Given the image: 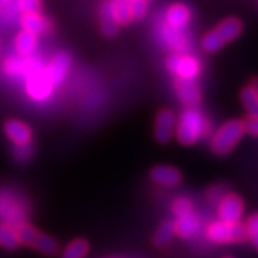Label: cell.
<instances>
[{"label":"cell","mask_w":258,"mask_h":258,"mask_svg":"<svg viewBox=\"0 0 258 258\" xmlns=\"http://www.w3.org/2000/svg\"><path fill=\"white\" fill-rule=\"evenodd\" d=\"M115 10H116V18L119 22L120 26H126L132 20V2L131 0H113Z\"/></svg>","instance_id":"obj_21"},{"label":"cell","mask_w":258,"mask_h":258,"mask_svg":"<svg viewBox=\"0 0 258 258\" xmlns=\"http://www.w3.org/2000/svg\"><path fill=\"white\" fill-rule=\"evenodd\" d=\"M208 240L217 244H232V242H242L248 240L247 228L241 222L215 221L210 224L205 231Z\"/></svg>","instance_id":"obj_4"},{"label":"cell","mask_w":258,"mask_h":258,"mask_svg":"<svg viewBox=\"0 0 258 258\" xmlns=\"http://www.w3.org/2000/svg\"><path fill=\"white\" fill-rule=\"evenodd\" d=\"M55 83L52 81L47 69H35L28 79L26 89L30 98L35 101H45L50 96Z\"/></svg>","instance_id":"obj_6"},{"label":"cell","mask_w":258,"mask_h":258,"mask_svg":"<svg viewBox=\"0 0 258 258\" xmlns=\"http://www.w3.org/2000/svg\"><path fill=\"white\" fill-rule=\"evenodd\" d=\"M158 33H159L162 43L175 52H185L189 45V37L186 36L184 29L171 28L165 22H162V25L159 26Z\"/></svg>","instance_id":"obj_9"},{"label":"cell","mask_w":258,"mask_h":258,"mask_svg":"<svg viewBox=\"0 0 258 258\" xmlns=\"http://www.w3.org/2000/svg\"><path fill=\"white\" fill-rule=\"evenodd\" d=\"M148 2H149V0H148Z\"/></svg>","instance_id":"obj_36"},{"label":"cell","mask_w":258,"mask_h":258,"mask_svg":"<svg viewBox=\"0 0 258 258\" xmlns=\"http://www.w3.org/2000/svg\"><path fill=\"white\" fill-rule=\"evenodd\" d=\"M174 89H175L176 96L184 103L185 106H197L201 102V91L195 81H188V79H176L174 82Z\"/></svg>","instance_id":"obj_11"},{"label":"cell","mask_w":258,"mask_h":258,"mask_svg":"<svg viewBox=\"0 0 258 258\" xmlns=\"http://www.w3.org/2000/svg\"><path fill=\"white\" fill-rule=\"evenodd\" d=\"M148 0H135L132 2V15L134 20H141L147 16Z\"/></svg>","instance_id":"obj_29"},{"label":"cell","mask_w":258,"mask_h":258,"mask_svg":"<svg viewBox=\"0 0 258 258\" xmlns=\"http://www.w3.org/2000/svg\"><path fill=\"white\" fill-rule=\"evenodd\" d=\"M242 122H244L245 134L251 137H258V115H248Z\"/></svg>","instance_id":"obj_30"},{"label":"cell","mask_w":258,"mask_h":258,"mask_svg":"<svg viewBox=\"0 0 258 258\" xmlns=\"http://www.w3.org/2000/svg\"><path fill=\"white\" fill-rule=\"evenodd\" d=\"M175 224L172 221H165L161 224V227L158 228L157 234L154 237V242L158 247H165L166 244H169V241L172 240V237L175 235Z\"/></svg>","instance_id":"obj_22"},{"label":"cell","mask_w":258,"mask_h":258,"mask_svg":"<svg viewBox=\"0 0 258 258\" xmlns=\"http://www.w3.org/2000/svg\"><path fill=\"white\" fill-rule=\"evenodd\" d=\"M5 134L18 147H28L32 141V129L25 122L18 119H9L5 123Z\"/></svg>","instance_id":"obj_13"},{"label":"cell","mask_w":258,"mask_h":258,"mask_svg":"<svg viewBox=\"0 0 258 258\" xmlns=\"http://www.w3.org/2000/svg\"><path fill=\"white\" fill-rule=\"evenodd\" d=\"M15 46L20 55H30L37 46V35L29 30H20L15 39Z\"/></svg>","instance_id":"obj_17"},{"label":"cell","mask_w":258,"mask_h":258,"mask_svg":"<svg viewBox=\"0 0 258 258\" xmlns=\"http://www.w3.org/2000/svg\"><path fill=\"white\" fill-rule=\"evenodd\" d=\"M149 178L161 186H176L182 181V174L175 166L157 165L151 169Z\"/></svg>","instance_id":"obj_12"},{"label":"cell","mask_w":258,"mask_h":258,"mask_svg":"<svg viewBox=\"0 0 258 258\" xmlns=\"http://www.w3.org/2000/svg\"><path fill=\"white\" fill-rule=\"evenodd\" d=\"M249 85H251V86L254 88V91H255V92H257V95H258V78H255V79H252Z\"/></svg>","instance_id":"obj_31"},{"label":"cell","mask_w":258,"mask_h":258,"mask_svg":"<svg viewBox=\"0 0 258 258\" xmlns=\"http://www.w3.org/2000/svg\"><path fill=\"white\" fill-rule=\"evenodd\" d=\"M20 244L18 231L13 230L10 225L0 224V245L6 249L18 248Z\"/></svg>","instance_id":"obj_19"},{"label":"cell","mask_w":258,"mask_h":258,"mask_svg":"<svg viewBox=\"0 0 258 258\" xmlns=\"http://www.w3.org/2000/svg\"><path fill=\"white\" fill-rule=\"evenodd\" d=\"M224 258H234V257H230V255H228V257H224Z\"/></svg>","instance_id":"obj_33"},{"label":"cell","mask_w":258,"mask_h":258,"mask_svg":"<svg viewBox=\"0 0 258 258\" xmlns=\"http://www.w3.org/2000/svg\"><path fill=\"white\" fill-rule=\"evenodd\" d=\"M99 20H101V30L103 36L113 37L118 33L120 25L116 18V10H115L113 2H105L102 5L101 12H99Z\"/></svg>","instance_id":"obj_14"},{"label":"cell","mask_w":258,"mask_h":258,"mask_svg":"<svg viewBox=\"0 0 258 258\" xmlns=\"http://www.w3.org/2000/svg\"><path fill=\"white\" fill-rule=\"evenodd\" d=\"M131 2H135V0H131Z\"/></svg>","instance_id":"obj_35"},{"label":"cell","mask_w":258,"mask_h":258,"mask_svg":"<svg viewBox=\"0 0 258 258\" xmlns=\"http://www.w3.org/2000/svg\"><path fill=\"white\" fill-rule=\"evenodd\" d=\"M172 212L175 214V217H182L186 214H191L192 212V203L185 197H179L172 204Z\"/></svg>","instance_id":"obj_27"},{"label":"cell","mask_w":258,"mask_h":258,"mask_svg":"<svg viewBox=\"0 0 258 258\" xmlns=\"http://www.w3.org/2000/svg\"><path fill=\"white\" fill-rule=\"evenodd\" d=\"M89 251V245L88 242L82 238L72 241L63 251L62 258H85Z\"/></svg>","instance_id":"obj_23"},{"label":"cell","mask_w":258,"mask_h":258,"mask_svg":"<svg viewBox=\"0 0 258 258\" xmlns=\"http://www.w3.org/2000/svg\"><path fill=\"white\" fill-rule=\"evenodd\" d=\"M241 102L248 115H258V95L251 85L241 91Z\"/></svg>","instance_id":"obj_20"},{"label":"cell","mask_w":258,"mask_h":258,"mask_svg":"<svg viewBox=\"0 0 258 258\" xmlns=\"http://www.w3.org/2000/svg\"><path fill=\"white\" fill-rule=\"evenodd\" d=\"M245 228H247L249 242L258 249V214H254L249 217L245 222Z\"/></svg>","instance_id":"obj_26"},{"label":"cell","mask_w":258,"mask_h":258,"mask_svg":"<svg viewBox=\"0 0 258 258\" xmlns=\"http://www.w3.org/2000/svg\"><path fill=\"white\" fill-rule=\"evenodd\" d=\"M0 9H2V5H0Z\"/></svg>","instance_id":"obj_34"},{"label":"cell","mask_w":258,"mask_h":258,"mask_svg":"<svg viewBox=\"0 0 258 258\" xmlns=\"http://www.w3.org/2000/svg\"><path fill=\"white\" fill-rule=\"evenodd\" d=\"M166 68L176 79H188V81H195L203 71V64L200 59L186 52L172 53L166 60Z\"/></svg>","instance_id":"obj_5"},{"label":"cell","mask_w":258,"mask_h":258,"mask_svg":"<svg viewBox=\"0 0 258 258\" xmlns=\"http://www.w3.org/2000/svg\"><path fill=\"white\" fill-rule=\"evenodd\" d=\"M71 63H72V57L66 52H59L52 57L49 68H47V72L55 85H60L63 82L64 76L71 68Z\"/></svg>","instance_id":"obj_15"},{"label":"cell","mask_w":258,"mask_h":258,"mask_svg":"<svg viewBox=\"0 0 258 258\" xmlns=\"http://www.w3.org/2000/svg\"><path fill=\"white\" fill-rule=\"evenodd\" d=\"M8 2H9V0H0V5H2V6H3V5H6V3H8Z\"/></svg>","instance_id":"obj_32"},{"label":"cell","mask_w":258,"mask_h":258,"mask_svg":"<svg viewBox=\"0 0 258 258\" xmlns=\"http://www.w3.org/2000/svg\"><path fill=\"white\" fill-rule=\"evenodd\" d=\"M176 115L171 109H161L155 118L154 135L158 142L166 144L175 135L176 131Z\"/></svg>","instance_id":"obj_8"},{"label":"cell","mask_w":258,"mask_h":258,"mask_svg":"<svg viewBox=\"0 0 258 258\" xmlns=\"http://www.w3.org/2000/svg\"><path fill=\"white\" fill-rule=\"evenodd\" d=\"M174 224H175L176 234L182 238L191 237L198 228V220L194 215V212L182 215V217H176V221Z\"/></svg>","instance_id":"obj_18"},{"label":"cell","mask_w":258,"mask_h":258,"mask_svg":"<svg viewBox=\"0 0 258 258\" xmlns=\"http://www.w3.org/2000/svg\"><path fill=\"white\" fill-rule=\"evenodd\" d=\"M18 234H19L20 244H25V245H30V247H33L40 232H39L33 225L23 224V225H20V227H19Z\"/></svg>","instance_id":"obj_25"},{"label":"cell","mask_w":258,"mask_h":258,"mask_svg":"<svg viewBox=\"0 0 258 258\" xmlns=\"http://www.w3.org/2000/svg\"><path fill=\"white\" fill-rule=\"evenodd\" d=\"M242 22L237 18H227L218 26L207 32L201 39V47L208 53L221 50L222 47L242 33Z\"/></svg>","instance_id":"obj_2"},{"label":"cell","mask_w":258,"mask_h":258,"mask_svg":"<svg viewBox=\"0 0 258 258\" xmlns=\"http://www.w3.org/2000/svg\"><path fill=\"white\" fill-rule=\"evenodd\" d=\"M210 132V120L197 106L185 108L176 119V139L185 147L195 145L201 139L207 138Z\"/></svg>","instance_id":"obj_1"},{"label":"cell","mask_w":258,"mask_h":258,"mask_svg":"<svg viewBox=\"0 0 258 258\" xmlns=\"http://www.w3.org/2000/svg\"><path fill=\"white\" fill-rule=\"evenodd\" d=\"M192 20V12L185 3L169 5L164 15V22L168 26L175 29H185Z\"/></svg>","instance_id":"obj_10"},{"label":"cell","mask_w":258,"mask_h":258,"mask_svg":"<svg viewBox=\"0 0 258 258\" xmlns=\"http://www.w3.org/2000/svg\"><path fill=\"white\" fill-rule=\"evenodd\" d=\"M33 248H36L37 251H40V252H43L46 255H53V254H56L59 245H57V241L53 237H49L46 234L40 232L35 245H33Z\"/></svg>","instance_id":"obj_24"},{"label":"cell","mask_w":258,"mask_h":258,"mask_svg":"<svg viewBox=\"0 0 258 258\" xmlns=\"http://www.w3.org/2000/svg\"><path fill=\"white\" fill-rule=\"evenodd\" d=\"M244 214V201L237 194L222 195L218 203V217L221 221L240 222Z\"/></svg>","instance_id":"obj_7"},{"label":"cell","mask_w":258,"mask_h":258,"mask_svg":"<svg viewBox=\"0 0 258 258\" xmlns=\"http://www.w3.org/2000/svg\"><path fill=\"white\" fill-rule=\"evenodd\" d=\"M244 134H245V129H244L242 120H227L211 135L210 147H211L212 152L217 155L230 154L231 151L240 144Z\"/></svg>","instance_id":"obj_3"},{"label":"cell","mask_w":258,"mask_h":258,"mask_svg":"<svg viewBox=\"0 0 258 258\" xmlns=\"http://www.w3.org/2000/svg\"><path fill=\"white\" fill-rule=\"evenodd\" d=\"M18 8L22 13H35L40 12V0H18Z\"/></svg>","instance_id":"obj_28"},{"label":"cell","mask_w":258,"mask_h":258,"mask_svg":"<svg viewBox=\"0 0 258 258\" xmlns=\"http://www.w3.org/2000/svg\"><path fill=\"white\" fill-rule=\"evenodd\" d=\"M20 25L25 30L33 32L36 35H46L52 30V23L39 12L35 13H23L20 18Z\"/></svg>","instance_id":"obj_16"}]
</instances>
